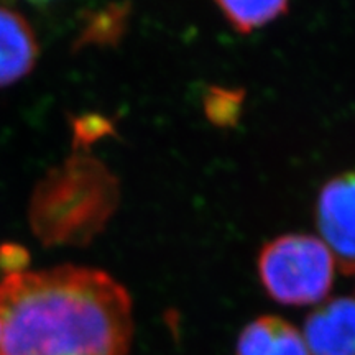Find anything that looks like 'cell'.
Wrapping results in <instances>:
<instances>
[{"mask_svg":"<svg viewBox=\"0 0 355 355\" xmlns=\"http://www.w3.org/2000/svg\"><path fill=\"white\" fill-rule=\"evenodd\" d=\"M35 32L20 13L0 7V87L32 73L38 60Z\"/></svg>","mask_w":355,"mask_h":355,"instance_id":"cell-6","label":"cell"},{"mask_svg":"<svg viewBox=\"0 0 355 355\" xmlns=\"http://www.w3.org/2000/svg\"><path fill=\"white\" fill-rule=\"evenodd\" d=\"M334 259L322 241L288 234L266 242L259 255V277L272 300L285 306L319 304L334 283Z\"/></svg>","mask_w":355,"mask_h":355,"instance_id":"cell-3","label":"cell"},{"mask_svg":"<svg viewBox=\"0 0 355 355\" xmlns=\"http://www.w3.org/2000/svg\"><path fill=\"white\" fill-rule=\"evenodd\" d=\"M301 334L309 355H355V300L332 298L316 306Z\"/></svg>","mask_w":355,"mask_h":355,"instance_id":"cell-5","label":"cell"},{"mask_svg":"<svg viewBox=\"0 0 355 355\" xmlns=\"http://www.w3.org/2000/svg\"><path fill=\"white\" fill-rule=\"evenodd\" d=\"M235 355H309L303 334L278 316H260L237 337Z\"/></svg>","mask_w":355,"mask_h":355,"instance_id":"cell-7","label":"cell"},{"mask_svg":"<svg viewBox=\"0 0 355 355\" xmlns=\"http://www.w3.org/2000/svg\"><path fill=\"white\" fill-rule=\"evenodd\" d=\"M316 224L344 275H355V171L331 178L318 194Z\"/></svg>","mask_w":355,"mask_h":355,"instance_id":"cell-4","label":"cell"},{"mask_svg":"<svg viewBox=\"0 0 355 355\" xmlns=\"http://www.w3.org/2000/svg\"><path fill=\"white\" fill-rule=\"evenodd\" d=\"M119 201L114 173L79 152L40 181L28 207L30 225L44 245H87L109 224Z\"/></svg>","mask_w":355,"mask_h":355,"instance_id":"cell-2","label":"cell"},{"mask_svg":"<svg viewBox=\"0 0 355 355\" xmlns=\"http://www.w3.org/2000/svg\"><path fill=\"white\" fill-rule=\"evenodd\" d=\"M214 2L234 30L248 35L286 13L290 0H214Z\"/></svg>","mask_w":355,"mask_h":355,"instance_id":"cell-8","label":"cell"},{"mask_svg":"<svg viewBox=\"0 0 355 355\" xmlns=\"http://www.w3.org/2000/svg\"><path fill=\"white\" fill-rule=\"evenodd\" d=\"M242 92L229 91V89H211L204 101L207 117L211 122L220 127L234 125L242 107Z\"/></svg>","mask_w":355,"mask_h":355,"instance_id":"cell-9","label":"cell"},{"mask_svg":"<svg viewBox=\"0 0 355 355\" xmlns=\"http://www.w3.org/2000/svg\"><path fill=\"white\" fill-rule=\"evenodd\" d=\"M128 291L102 270L63 265L0 279V355H130Z\"/></svg>","mask_w":355,"mask_h":355,"instance_id":"cell-1","label":"cell"},{"mask_svg":"<svg viewBox=\"0 0 355 355\" xmlns=\"http://www.w3.org/2000/svg\"><path fill=\"white\" fill-rule=\"evenodd\" d=\"M28 2H32V3H46V2H50V0H28Z\"/></svg>","mask_w":355,"mask_h":355,"instance_id":"cell-11","label":"cell"},{"mask_svg":"<svg viewBox=\"0 0 355 355\" xmlns=\"http://www.w3.org/2000/svg\"><path fill=\"white\" fill-rule=\"evenodd\" d=\"M104 25H107V24H104V21H102V24H101L99 26H104ZM99 26H94L96 30H92V32H94V33L102 32V30H104V28H99ZM110 32H117V30H115V28H109V26H105V38H109V33H110ZM94 33H92V37H94Z\"/></svg>","mask_w":355,"mask_h":355,"instance_id":"cell-10","label":"cell"}]
</instances>
